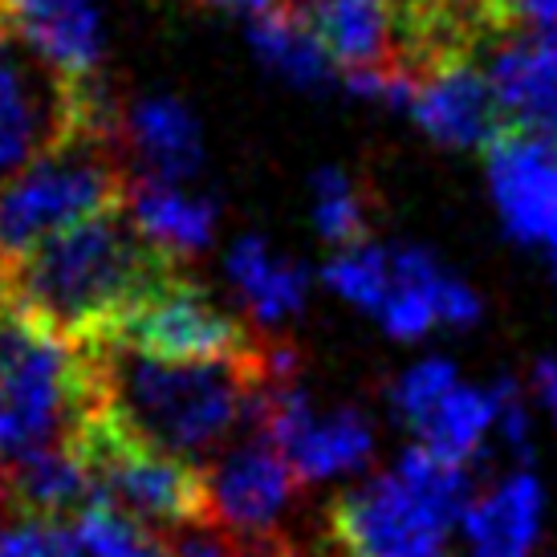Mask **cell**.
<instances>
[{
  "mask_svg": "<svg viewBox=\"0 0 557 557\" xmlns=\"http://www.w3.org/2000/svg\"><path fill=\"white\" fill-rule=\"evenodd\" d=\"M102 342L168 362H228L252 355L264 338H257L240 318L216 306V297L203 285L175 273L156 294L143 297Z\"/></svg>",
  "mask_w": 557,
  "mask_h": 557,
  "instance_id": "ba28073f",
  "label": "cell"
},
{
  "mask_svg": "<svg viewBox=\"0 0 557 557\" xmlns=\"http://www.w3.org/2000/svg\"><path fill=\"white\" fill-rule=\"evenodd\" d=\"M90 355L4 313L0 322V472L62 448L98 411Z\"/></svg>",
  "mask_w": 557,
  "mask_h": 557,
  "instance_id": "3957f363",
  "label": "cell"
},
{
  "mask_svg": "<svg viewBox=\"0 0 557 557\" xmlns=\"http://www.w3.org/2000/svg\"><path fill=\"white\" fill-rule=\"evenodd\" d=\"M289 557H338V554H334V549H330V554H306V549H294Z\"/></svg>",
  "mask_w": 557,
  "mask_h": 557,
  "instance_id": "1f68e13d",
  "label": "cell"
},
{
  "mask_svg": "<svg viewBox=\"0 0 557 557\" xmlns=\"http://www.w3.org/2000/svg\"><path fill=\"white\" fill-rule=\"evenodd\" d=\"M545 493L533 472L496 480L460 517L468 557H533L542 542Z\"/></svg>",
  "mask_w": 557,
  "mask_h": 557,
  "instance_id": "5bb4252c",
  "label": "cell"
},
{
  "mask_svg": "<svg viewBox=\"0 0 557 557\" xmlns=\"http://www.w3.org/2000/svg\"><path fill=\"white\" fill-rule=\"evenodd\" d=\"M126 212L139 224V233L147 240H156L163 252H171L175 261L208 248V240L216 233V203L208 196H187L180 184L151 180V175L131 180Z\"/></svg>",
  "mask_w": 557,
  "mask_h": 557,
  "instance_id": "ffe728a7",
  "label": "cell"
},
{
  "mask_svg": "<svg viewBox=\"0 0 557 557\" xmlns=\"http://www.w3.org/2000/svg\"><path fill=\"white\" fill-rule=\"evenodd\" d=\"M126 147L143 159L151 180L184 184L203 163V139L191 110L180 98H143L126 114Z\"/></svg>",
  "mask_w": 557,
  "mask_h": 557,
  "instance_id": "ac0fdd59",
  "label": "cell"
},
{
  "mask_svg": "<svg viewBox=\"0 0 557 557\" xmlns=\"http://www.w3.org/2000/svg\"><path fill=\"white\" fill-rule=\"evenodd\" d=\"M313 224L338 248L362 245L371 228V196L350 171L325 168L313 175Z\"/></svg>",
  "mask_w": 557,
  "mask_h": 557,
  "instance_id": "603a6c76",
  "label": "cell"
},
{
  "mask_svg": "<svg viewBox=\"0 0 557 557\" xmlns=\"http://www.w3.org/2000/svg\"><path fill=\"white\" fill-rule=\"evenodd\" d=\"M180 261L139 233L126 203L0 264V306L13 322L65 346H94Z\"/></svg>",
  "mask_w": 557,
  "mask_h": 557,
  "instance_id": "6da1fadb",
  "label": "cell"
},
{
  "mask_svg": "<svg viewBox=\"0 0 557 557\" xmlns=\"http://www.w3.org/2000/svg\"><path fill=\"white\" fill-rule=\"evenodd\" d=\"M322 281L350 306H362V310L379 313V306L387 301L391 281H395V269H391V252L387 248L371 245H350L338 248L322 269Z\"/></svg>",
  "mask_w": 557,
  "mask_h": 557,
  "instance_id": "d4e9b609",
  "label": "cell"
},
{
  "mask_svg": "<svg viewBox=\"0 0 557 557\" xmlns=\"http://www.w3.org/2000/svg\"><path fill=\"white\" fill-rule=\"evenodd\" d=\"M110 416L143 444L171 456H208L240 428H252L269 371V342L228 362H168L114 342L82 346Z\"/></svg>",
  "mask_w": 557,
  "mask_h": 557,
  "instance_id": "7a4b0ae2",
  "label": "cell"
},
{
  "mask_svg": "<svg viewBox=\"0 0 557 557\" xmlns=\"http://www.w3.org/2000/svg\"><path fill=\"white\" fill-rule=\"evenodd\" d=\"M493 395H496V428L505 435V444L512 451L529 448V411H525V399H521V387L512 379H500L493 387Z\"/></svg>",
  "mask_w": 557,
  "mask_h": 557,
  "instance_id": "f1b7e54d",
  "label": "cell"
},
{
  "mask_svg": "<svg viewBox=\"0 0 557 557\" xmlns=\"http://www.w3.org/2000/svg\"><path fill=\"white\" fill-rule=\"evenodd\" d=\"M391 269H395V281H391L387 301L379 306V322H383V330H387L391 338L416 342L435 322H448V325L480 322L484 306L472 294V285L444 273L435 264L432 252L403 245L391 252Z\"/></svg>",
  "mask_w": 557,
  "mask_h": 557,
  "instance_id": "4fadbf2b",
  "label": "cell"
},
{
  "mask_svg": "<svg viewBox=\"0 0 557 557\" xmlns=\"http://www.w3.org/2000/svg\"><path fill=\"white\" fill-rule=\"evenodd\" d=\"M0 500H4V472H0Z\"/></svg>",
  "mask_w": 557,
  "mask_h": 557,
  "instance_id": "d6a6232c",
  "label": "cell"
},
{
  "mask_svg": "<svg viewBox=\"0 0 557 557\" xmlns=\"http://www.w3.org/2000/svg\"><path fill=\"white\" fill-rule=\"evenodd\" d=\"M74 448L86 456L98 496L110 500L114 509H123L126 517L143 521L147 529L168 533V529L191 525V521H208L203 468L196 460L143 444L102 403L74 435Z\"/></svg>",
  "mask_w": 557,
  "mask_h": 557,
  "instance_id": "8992f818",
  "label": "cell"
},
{
  "mask_svg": "<svg viewBox=\"0 0 557 557\" xmlns=\"http://www.w3.org/2000/svg\"><path fill=\"white\" fill-rule=\"evenodd\" d=\"M131 180L110 123L53 147L0 187V264L86 220L119 212Z\"/></svg>",
  "mask_w": 557,
  "mask_h": 557,
  "instance_id": "277c9868",
  "label": "cell"
},
{
  "mask_svg": "<svg viewBox=\"0 0 557 557\" xmlns=\"http://www.w3.org/2000/svg\"><path fill=\"white\" fill-rule=\"evenodd\" d=\"M407 114L416 119L435 143L444 147H484L509 131L496 107V94L488 74L476 65V58H456L428 70L416 82V98Z\"/></svg>",
  "mask_w": 557,
  "mask_h": 557,
  "instance_id": "7c38bea8",
  "label": "cell"
},
{
  "mask_svg": "<svg viewBox=\"0 0 557 557\" xmlns=\"http://www.w3.org/2000/svg\"><path fill=\"white\" fill-rule=\"evenodd\" d=\"M228 277L245 297L248 313L261 325L289 322L310 294V273L301 264L277 257L261 236H240L228 252Z\"/></svg>",
  "mask_w": 557,
  "mask_h": 557,
  "instance_id": "44dd1931",
  "label": "cell"
},
{
  "mask_svg": "<svg viewBox=\"0 0 557 557\" xmlns=\"http://www.w3.org/2000/svg\"><path fill=\"white\" fill-rule=\"evenodd\" d=\"M74 529H78L82 545L90 549V557H168V542L156 529L126 517L102 496L74 517Z\"/></svg>",
  "mask_w": 557,
  "mask_h": 557,
  "instance_id": "cb8c5ba5",
  "label": "cell"
},
{
  "mask_svg": "<svg viewBox=\"0 0 557 557\" xmlns=\"http://www.w3.org/2000/svg\"><path fill=\"white\" fill-rule=\"evenodd\" d=\"M456 383H460V379H456V367H451L448 358H423V362L407 367V371L391 383V407H395V416H399L403 423L419 428Z\"/></svg>",
  "mask_w": 557,
  "mask_h": 557,
  "instance_id": "484cf974",
  "label": "cell"
},
{
  "mask_svg": "<svg viewBox=\"0 0 557 557\" xmlns=\"http://www.w3.org/2000/svg\"><path fill=\"white\" fill-rule=\"evenodd\" d=\"M4 496L25 517L65 521V517H78L86 505L98 500V484H94L86 456L70 440L62 448H49L41 456H33L25 465L4 468Z\"/></svg>",
  "mask_w": 557,
  "mask_h": 557,
  "instance_id": "e0dca14e",
  "label": "cell"
},
{
  "mask_svg": "<svg viewBox=\"0 0 557 557\" xmlns=\"http://www.w3.org/2000/svg\"><path fill=\"white\" fill-rule=\"evenodd\" d=\"M248 46L261 58L264 70L301 90H325L338 78V65L318 41L310 16L301 13L297 0H281L264 13L248 16Z\"/></svg>",
  "mask_w": 557,
  "mask_h": 557,
  "instance_id": "d6986e66",
  "label": "cell"
},
{
  "mask_svg": "<svg viewBox=\"0 0 557 557\" xmlns=\"http://www.w3.org/2000/svg\"><path fill=\"white\" fill-rule=\"evenodd\" d=\"M484 156L505 228L537 248L557 273V147L521 131H500Z\"/></svg>",
  "mask_w": 557,
  "mask_h": 557,
  "instance_id": "30bf717a",
  "label": "cell"
},
{
  "mask_svg": "<svg viewBox=\"0 0 557 557\" xmlns=\"http://www.w3.org/2000/svg\"><path fill=\"white\" fill-rule=\"evenodd\" d=\"M21 33L78 82H98L102 16L94 0H4Z\"/></svg>",
  "mask_w": 557,
  "mask_h": 557,
  "instance_id": "2e32d148",
  "label": "cell"
},
{
  "mask_svg": "<svg viewBox=\"0 0 557 557\" xmlns=\"http://www.w3.org/2000/svg\"><path fill=\"white\" fill-rule=\"evenodd\" d=\"M448 512L399 472L350 484L325 509V549L338 557H448Z\"/></svg>",
  "mask_w": 557,
  "mask_h": 557,
  "instance_id": "52a82bcc",
  "label": "cell"
},
{
  "mask_svg": "<svg viewBox=\"0 0 557 557\" xmlns=\"http://www.w3.org/2000/svg\"><path fill=\"white\" fill-rule=\"evenodd\" d=\"M208 488V521L236 533L240 542H281L285 517L294 509L301 476L285 460V451L264 432H248L216 465L203 468Z\"/></svg>",
  "mask_w": 557,
  "mask_h": 557,
  "instance_id": "9c48e42d",
  "label": "cell"
},
{
  "mask_svg": "<svg viewBox=\"0 0 557 557\" xmlns=\"http://www.w3.org/2000/svg\"><path fill=\"white\" fill-rule=\"evenodd\" d=\"M297 4L310 16L318 41L342 74L399 65V0H297Z\"/></svg>",
  "mask_w": 557,
  "mask_h": 557,
  "instance_id": "9a60e30c",
  "label": "cell"
},
{
  "mask_svg": "<svg viewBox=\"0 0 557 557\" xmlns=\"http://www.w3.org/2000/svg\"><path fill=\"white\" fill-rule=\"evenodd\" d=\"M484 74L505 126L557 147V29L496 33L484 41Z\"/></svg>",
  "mask_w": 557,
  "mask_h": 557,
  "instance_id": "8fae6325",
  "label": "cell"
},
{
  "mask_svg": "<svg viewBox=\"0 0 557 557\" xmlns=\"http://www.w3.org/2000/svg\"><path fill=\"white\" fill-rule=\"evenodd\" d=\"M0 322H4V306H0Z\"/></svg>",
  "mask_w": 557,
  "mask_h": 557,
  "instance_id": "836d02e7",
  "label": "cell"
},
{
  "mask_svg": "<svg viewBox=\"0 0 557 557\" xmlns=\"http://www.w3.org/2000/svg\"><path fill=\"white\" fill-rule=\"evenodd\" d=\"M496 33L557 29V0H484Z\"/></svg>",
  "mask_w": 557,
  "mask_h": 557,
  "instance_id": "83f0119b",
  "label": "cell"
},
{
  "mask_svg": "<svg viewBox=\"0 0 557 557\" xmlns=\"http://www.w3.org/2000/svg\"><path fill=\"white\" fill-rule=\"evenodd\" d=\"M196 4H208V9H233V13L257 16V13H264V9L281 4V0H196Z\"/></svg>",
  "mask_w": 557,
  "mask_h": 557,
  "instance_id": "4dcf8cb0",
  "label": "cell"
},
{
  "mask_svg": "<svg viewBox=\"0 0 557 557\" xmlns=\"http://www.w3.org/2000/svg\"><path fill=\"white\" fill-rule=\"evenodd\" d=\"M0 557H90V549L74 525L16 512V521L0 529Z\"/></svg>",
  "mask_w": 557,
  "mask_h": 557,
  "instance_id": "4316f807",
  "label": "cell"
},
{
  "mask_svg": "<svg viewBox=\"0 0 557 557\" xmlns=\"http://www.w3.org/2000/svg\"><path fill=\"white\" fill-rule=\"evenodd\" d=\"M496 428V395L480 387H456L440 399L432 416L419 423V444L428 451H435L440 460H451V465H468L476 460L484 435Z\"/></svg>",
  "mask_w": 557,
  "mask_h": 557,
  "instance_id": "7402d4cb",
  "label": "cell"
},
{
  "mask_svg": "<svg viewBox=\"0 0 557 557\" xmlns=\"http://www.w3.org/2000/svg\"><path fill=\"white\" fill-rule=\"evenodd\" d=\"M107 94L49 62L0 0V187L90 126H107Z\"/></svg>",
  "mask_w": 557,
  "mask_h": 557,
  "instance_id": "5b68a950",
  "label": "cell"
},
{
  "mask_svg": "<svg viewBox=\"0 0 557 557\" xmlns=\"http://www.w3.org/2000/svg\"><path fill=\"white\" fill-rule=\"evenodd\" d=\"M533 395L542 399V407L557 419V358H542L533 367Z\"/></svg>",
  "mask_w": 557,
  "mask_h": 557,
  "instance_id": "f546056e",
  "label": "cell"
}]
</instances>
